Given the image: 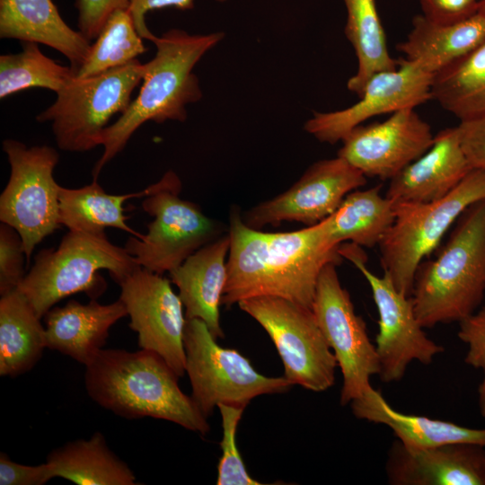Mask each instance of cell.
<instances>
[{
	"label": "cell",
	"instance_id": "6da1fadb",
	"mask_svg": "<svg viewBox=\"0 0 485 485\" xmlns=\"http://www.w3.org/2000/svg\"><path fill=\"white\" fill-rule=\"evenodd\" d=\"M222 304L277 296L313 307L319 276L328 263L342 260L330 240L326 220L293 232H263L248 226L234 209Z\"/></svg>",
	"mask_w": 485,
	"mask_h": 485
},
{
	"label": "cell",
	"instance_id": "7a4b0ae2",
	"mask_svg": "<svg viewBox=\"0 0 485 485\" xmlns=\"http://www.w3.org/2000/svg\"><path fill=\"white\" fill-rule=\"evenodd\" d=\"M222 31L190 34L172 29L152 42L156 47L154 57L145 64L146 71L138 95L101 137L103 153L93 169V179L102 168L120 153L132 135L144 123L167 120L183 122L187 106L202 97V91L194 66L202 57L224 38Z\"/></svg>",
	"mask_w": 485,
	"mask_h": 485
},
{
	"label": "cell",
	"instance_id": "3957f363",
	"mask_svg": "<svg viewBox=\"0 0 485 485\" xmlns=\"http://www.w3.org/2000/svg\"><path fill=\"white\" fill-rule=\"evenodd\" d=\"M85 368L89 397L114 414L165 419L201 435L208 433L207 418L181 390L179 376L157 353L102 348Z\"/></svg>",
	"mask_w": 485,
	"mask_h": 485
},
{
	"label": "cell",
	"instance_id": "277c9868",
	"mask_svg": "<svg viewBox=\"0 0 485 485\" xmlns=\"http://www.w3.org/2000/svg\"><path fill=\"white\" fill-rule=\"evenodd\" d=\"M485 296V199L466 208L436 257L421 262L411 298L424 328L462 322Z\"/></svg>",
	"mask_w": 485,
	"mask_h": 485
},
{
	"label": "cell",
	"instance_id": "5b68a950",
	"mask_svg": "<svg viewBox=\"0 0 485 485\" xmlns=\"http://www.w3.org/2000/svg\"><path fill=\"white\" fill-rule=\"evenodd\" d=\"M141 267L125 247L110 242L106 234L68 230L56 249H43L17 289L40 319L60 300L84 292L92 299L106 289L99 273L106 269L119 284Z\"/></svg>",
	"mask_w": 485,
	"mask_h": 485
},
{
	"label": "cell",
	"instance_id": "8992f818",
	"mask_svg": "<svg viewBox=\"0 0 485 485\" xmlns=\"http://www.w3.org/2000/svg\"><path fill=\"white\" fill-rule=\"evenodd\" d=\"M485 199V172L472 169L445 197L426 203H394V221L379 243L384 272L411 296L416 272L471 205Z\"/></svg>",
	"mask_w": 485,
	"mask_h": 485
},
{
	"label": "cell",
	"instance_id": "52a82bcc",
	"mask_svg": "<svg viewBox=\"0 0 485 485\" xmlns=\"http://www.w3.org/2000/svg\"><path fill=\"white\" fill-rule=\"evenodd\" d=\"M142 208L153 217L141 238L131 235L125 249L138 265L163 275L196 251L224 234L223 226L200 207L180 197L181 181L172 170L146 187Z\"/></svg>",
	"mask_w": 485,
	"mask_h": 485
},
{
	"label": "cell",
	"instance_id": "ba28073f",
	"mask_svg": "<svg viewBox=\"0 0 485 485\" xmlns=\"http://www.w3.org/2000/svg\"><path fill=\"white\" fill-rule=\"evenodd\" d=\"M145 71V64L137 58L97 75L75 77L57 93L56 101L37 116V120L51 122L61 150H92L101 146L109 120L128 109L131 93L143 80Z\"/></svg>",
	"mask_w": 485,
	"mask_h": 485
},
{
	"label": "cell",
	"instance_id": "9c48e42d",
	"mask_svg": "<svg viewBox=\"0 0 485 485\" xmlns=\"http://www.w3.org/2000/svg\"><path fill=\"white\" fill-rule=\"evenodd\" d=\"M3 150L10 176L0 195V221L20 234L29 263L35 247L61 225V186L53 175L59 154L51 146H27L14 139L4 140Z\"/></svg>",
	"mask_w": 485,
	"mask_h": 485
},
{
	"label": "cell",
	"instance_id": "30bf717a",
	"mask_svg": "<svg viewBox=\"0 0 485 485\" xmlns=\"http://www.w3.org/2000/svg\"><path fill=\"white\" fill-rule=\"evenodd\" d=\"M183 344L191 398L206 418L220 403L246 407L257 396L293 385L284 376L261 375L236 349L222 348L199 319H186Z\"/></svg>",
	"mask_w": 485,
	"mask_h": 485
},
{
	"label": "cell",
	"instance_id": "8fae6325",
	"mask_svg": "<svg viewBox=\"0 0 485 485\" xmlns=\"http://www.w3.org/2000/svg\"><path fill=\"white\" fill-rule=\"evenodd\" d=\"M237 304L267 331L283 363V376L292 384L313 392L334 384L338 363L313 309L277 296L251 297Z\"/></svg>",
	"mask_w": 485,
	"mask_h": 485
},
{
	"label": "cell",
	"instance_id": "7c38bea8",
	"mask_svg": "<svg viewBox=\"0 0 485 485\" xmlns=\"http://www.w3.org/2000/svg\"><path fill=\"white\" fill-rule=\"evenodd\" d=\"M340 253L362 273L367 281L378 312L375 348L379 378L383 383L400 381L413 361L430 364L444 348L430 340L418 321L411 296L401 293L391 277L373 273L366 265V255L355 243L340 244Z\"/></svg>",
	"mask_w": 485,
	"mask_h": 485
},
{
	"label": "cell",
	"instance_id": "4fadbf2b",
	"mask_svg": "<svg viewBox=\"0 0 485 485\" xmlns=\"http://www.w3.org/2000/svg\"><path fill=\"white\" fill-rule=\"evenodd\" d=\"M336 263L324 266L317 282L313 312L342 374L340 404L347 405L372 386L379 374L375 345L366 324L355 312L350 295L340 281Z\"/></svg>",
	"mask_w": 485,
	"mask_h": 485
},
{
	"label": "cell",
	"instance_id": "5bb4252c",
	"mask_svg": "<svg viewBox=\"0 0 485 485\" xmlns=\"http://www.w3.org/2000/svg\"><path fill=\"white\" fill-rule=\"evenodd\" d=\"M366 182L362 172L338 155L321 160L310 165L288 190L254 206L242 218L255 229L282 222L314 225L332 215L349 192Z\"/></svg>",
	"mask_w": 485,
	"mask_h": 485
},
{
	"label": "cell",
	"instance_id": "9a60e30c",
	"mask_svg": "<svg viewBox=\"0 0 485 485\" xmlns=\"http://www.w3.org/2000/svg\"><path fill=\"white\" fill-rule=\"evenodd\" d=\"M119 299L137 333L138 346L160 355L178 376L185 372V311L179 295L161 274L142 267L118 284Z\"/></svg>",
	"mask_w": 485,
	"mask_h": 485
},
{
	"label": "cell",
	"instance_id": "2e32d148",
	"mask_svg": "<svg viewBox=\"0 0 485 485\" xmlns=\"http://www.w3.org/2000/svg\"><path fill=\"white\" fill-rule=\"evenodd\" d=\"M434 75L416 62L400 59L397 67L368 79L357 102L340 110L314 111L304 128L320 142L335 144L372 117L415 109L432 99Z\"/></svg>",
	"mask_w": 485,
	"mask_h": 485
},
{
	"label": "cell",
	"instance_id": "e0dca14e",
	"mask_svg": "<svg viewBox=\"0 0 485 485\" xmlns=\"http://www.w3.org/2000/svg\"><path fill=\"white\" fill-rule=\"evenodd\" d=\"M431 127L413 108L393 112L382 122L358 125L341 140L338 156L367 177L392 180L432 146Z\"/></svg>",
	"mask_w": 485,
	"mask_h": 485
},
{
	"label": "cell",
	"instance_id": "ac0fdd59",
	"mask_svg": "<svg viewBox=\"0 0 485 485\" xmlns=\"http://www.w3.org/2000/svg\"><path fill=\"white\" fill-rule=\"evenodd\" d=\"M385 472L392 485H485V447L460 443L414 448L396 438Z\"/></svg>",
	"mask_w": 485,
	"mask_h": 485
},
{
	"label": "cell",
	"instance_id": "d6986e66",
	"mask_svg": "<svg viewBox=\"0 0 485 485\" xmlns=\"http://www.w3.org/2000/svg\"><path fill=\"white\" fill-rule=\"evenodd\" d=\"M472 170L457 127L434 137L432 146L390 180L385 196L393 203H426L450 193Z\"/></svg>",
	"mask_w": 485,
	"mask_h": 485
},
{
	"label": "cell",
	"instance_id": "ffe728a7",
	"mask_svg": "<svg viewBox=\"0 0 485 485\" xmlns=\"http://www.w3.org/2000/svg\"><path fill=\"white\" fill-rule=\"evenodd\" d=\"M228 231L189 256L169 272L178 287L186 319H199L216 340L224 338L220 305L227 278Z\"/></svg>",
	"mask_w": 485,
	"mask_h": 485
},
{
	"label": "cell",
	"instance_id": "44dd1931",
	"mask_svg": "<svg viewBox=\"0 0 485 485\" xmlns=\"http://www.w3.org/2000/svg\"><path fill=\"white\" fill-rule=\"evenodd\" d=\"M127 315L119 298L109 304L70 300L45 314L46 346L87 366L106 344L110 327Z\"/></svg>",
	"mask_w": 485,
	"mask_h": 485
},
{
	"label": "cell",
	"instance_id": "7402d4cb",
	"mask_svg": "<svg viewBox=\"0 0 485 485\" xmlns=\"http://www.w3.org/2000/svg\"><path fill=\"white\" fill-rule=\"evenodd\" d=\"M0 38L47 45L63 54L76 73L91 45L63 20L52 0H0Z\"/></svg>",
	"mask_w": 485,
	"mask_h": 485
},
{
	"label": "cell",
	"instance_id": "603a6c76",
	"mask_svg": "<svg viewBox=\"0 0 485 485\" xmlns=\"http://www.w3.org/2000/svg\"><path fill=\"white\" fill-rule=\"evenodd\" d=\"M356 418L385 425L403 445L414 448L448 444H474L485 447V428H471L459 424L401 413L385 401L381 392L371 387L350 402Z\"/></svg>",
	"mask_w": 485,
	"mask_h": 485
},
{
	"label": "cell",
	"instance_id": "cb8c5ba5",
	"mask_svg": "<svg viewBox=\"0 0 485 485\" xmlns=\"http://www.w3.org/2000/svg\"><path fill=\"white\" fill-rule=\"evenodd\" d=\"M484 41L485 13L478 9L472 15L452 23L435 22L418 14L406 40L397 48L406 59L435 75Z\"/></svg>",
	"mask_w": 485,
	"mask_h": 485
},
{
	"label": "cell",
	"instance_id": "d4e9b609",
	"mask_svg": "<svg viewBox=\"0 0 485 485\" xmlns=\"http://www.w3.org/2000/svg\"><path fill=\"white\" fill-rule=\"evenodd\" d=\"M45 326L27 298L15 289L0 298V375L30 371L46 348Z\"/></svg>",
	"mask_w": 485,
	"mask_h": 485
},
{
	"label": "cell",
	"instance_id": "484cf974",
	"mask_svg": "<svg viewBox=\"0 0 485 485\" xmlns=\"http://www.w3.org/2000/svg\"><path fill=\"white\" fill-rule=\"evenodd\" d=\"M46 462L54 477L79 485L137 484L132 470L110 449L101 432L89 439L70 441L55 448Z\"/></svg>",
	"mask_w": 485,
	"mask_h": 485
},
{
	"label": "cell",
	"instance_id": "4316f807",
	"mask_svg": "<svg viewBox=\"0 0 485 485\" xmlns=\"http://www.w3.org/2000/svg\"><path fill=\"white\" fill-rule=\"evenodd\" d=\"M382 185L349 192L337 210L327 217L331 242H350L361 247L379 245L394 221V203L381 195Z\"/></svg>",
	"mask_w": 485,
	"mask_h": 485
},
{
	"label": "cell",
	"instance_id": "83f0119b",
	"mask_svg": "<svg viewBox=\"0 0 485 485\" xmlns=\"http://www.w3.org/2000/svg\"><path fill=\"white\" fill-rule=\"evenodd\" d=\"M147 189L123 195L107 193L96 179L92 183L77 189L62 187L59 190L60 224L68 230L95 234H105L106 228L112 227L141 238L131 228L128 216L124 214L123 204L133 198H143Z\"/></svg>",
	"mask_w": 485,
	"mask_h": 485
},
{
	"label": "cell",
	"instance_id": "f1b7e54d",
	"mask_svg": "<svg viewBox=\"0 0 485 485\" xmlns=\"http://www.w3.org/2000/svg\"><path fill=\"white\" fill-rule=\"evenodd\" d=\"M347 10L345 35L351 43L357 69L347 84L348 89L360 96L368 79L377 72L398 66L391 57L375 0H343Z\"/></svg>",
	"mask_w": 485,
	"mask_h": 485
},
{
	"label": "cell",
	"instance_id": "f546056e",
	"mask_svg": "<svg viewBox=\"0 0 485 485\" xmlns=\"http://www.w3.org/2000/svg\"><path fill=\"white\" fill-rule=\"evenodd\" d=\"M431 94L460 121L485 118V41L435 74Z\"/></svg>",
	"mask_w": 485,
	"mask_h": 485
},
{
	"label": "cell",
	"instance_id": "4dcf8cb0",
	"mask_svg": "<svg viewBox=\"0 0 485 485\" xmlns=\"http://www.w3.org/2000/svg\"><path fill=\"white\" fill-rule=\"evenodd\" d=\"M17 54L0 56V98L32 87H41L56 93L75 78L71 66H62L45 56L38 43L24 41Z\"/></svg>",
	"mask_w": 485,
	"mask_h": 485
},
{
	"label": "cell",
	"instance_id": "1f68e13d",
	"mask_svg": "<svg viewBox=\"0 0 485 485\" xmlns=\"http://www.w3.org/2000/svg\"><path fill=\"white\" fill-rule=\"evenodd\" d=\"M142 40L128 7L116 9L91 45L88 57L75 77L97 75L137 59L146 51Z\"/></svg>",
	"mask_w": 485,
	"mask_h": 485
},
{
	"label": "cell",
	"instance_id": "d6a6232c",
	"mask_svg": "<svg viewBox=\"0 0 485 485\" xmlns=\"http://www.w3.org/2000/svg\"><path fill=\"white\" fill-rule=\"evenodd\" d=\"M223 437L222 455L217 466V485H260L251 477L236 445V431L245 406L220 403Z\"/></svg>",
	"mask_w": 485,
	"mask_h": 485
},
{
	"label": "cell",
	"instance_id": "836d02e7",
	"mask_svg": "<svg viewBox=\"0 0 485 485\" xmlns=\"http://www.w3.org/2000/svg\"><path fill=\"white\" fill-rule=\"evenodd\" d=\"M23 242L11 225L0 224V295L17 289L26 275Z\"/></svg>",
	"mask_w": 485,
	"mask_h": 485
},
{
	"label": "cell",
	"instance_id": "e575fe53",
	"mask_svg": "<svg viewBox=\"0 0 485 485\" xmlns=\"http://www.w3.org/2000/svg\"><path fill=\"white\" fill-rule=\"evenodd\" d=\"M458 338L468 347L464 362L483 372L478 388V404L481 415L485 418V306L459 322Z\"/></svg>",
	"mask_w": 485,
	"mask_h": 485
},
{
	"label": "cell",
	"instance_id": "d590c367",
	"mask_svg": "<svg viewBox=\"0 0 485 485\" xmlns=\"http://www.w3.org/2000/svg\"><path fill=\"white\" fill-rule=\"evenodd\" d=\"M128 4L129 0H76L79 31L89 41L96 39L110 13Z\"/></svg>",
	"mask_w": 485,
	"mask_h": 485
},
{
	"label": "cell",
	"instance_id": "8d00e7d4",
	"mask_svg": "<svg viewBox=\"0 0 485 485\" xmlns=\"http://www.w3.org/2000/svg\"><path fill=\"white\" fill-rule=\"evenodd\" d=\"M54 478L48 463L25 465L12 461L5 453L0 454V485H43Z\"/></svg>",
	"mask_w": 485,
	"mask_h": 485
},
{
	"label": "cell",
	"instance_id": "74e56055",
	"mask_svg": "<svg viewBox=\"0 0 485 485\" xmlns=\"http://www.w3.org/2000/svg\"><path fill=\"white\" fill-rule=\"evenodd\" d=\"M480 0H419L422 14L430 21L452 23L478 11Z\"/></svg>",
	"mask_w": 485,
	"mask_h": 485
},
{
	"label": "cell",
	"instance_id": "f35d334b",
	"mask_svg": "<svg viewBox=\"0 0 485 485\" xmlns=\"http://www.w3.org/2000/svg\"><path fill=\"white\" fill-rule=\"evenodd\" d=\"M457 129L471 166L485 172V118L460 121Z\"/></svg>",
	"mask_w": 485,
	"mask_h": 485
},
{
	"label": "cell",
	"instance_id": "ab89813d",
	"mask_svg": "<svg viewBox=\"0 0 485 485\" xmlns=\"http://www.w3.org/2000/svg\"><path fill=\"white\" fill-rule=\"evenodd\" d=\"M172 6L180 10H190L194 6V0H129L128 9L131 13L136 29L139 35L152 41L155 35L148 29L146 15L148 12Z\"/></svg>",
	"mask_w": 485,
	"mask_h": 485
},
{
	"label": "cell",
	"instance_id": "60d3db41",
	"mask_svg": "<svg viewBox=\"0 0 485 485\" xmlns=\"http://www.w3.org/2000/svg\"><path fill=\"white\" fill-rule=\"evenodd\" d=\"M478 9L481 11L483 13H485V0H480L479 1V7Z\"/></svg>",
	"mask_w": 485,
	"mask_h": 485
},
{
	"label": "cell",
	"instance_id": "b9f144b4",
	"mask_svg": "<svg viewBox=\"0 0 485 485\" xmlns=\"http://www.w3.org/2000/svg\"><path fill=\"white\" fill-rule=\"evenodd\" d=\"M217 1H219V2H223V1H225V0H217Z\"/></svg>",
	"mask_w": 485,
	"mask_h": 485
}]
</instances>
